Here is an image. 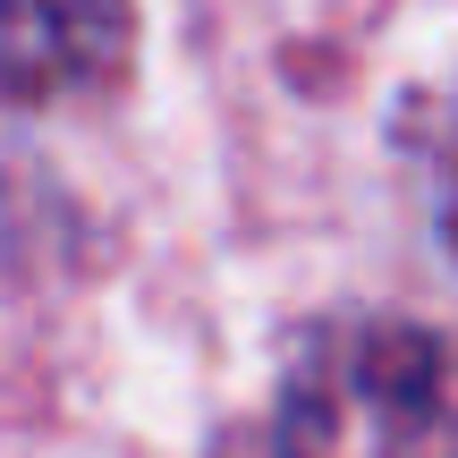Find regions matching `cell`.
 I'll return each mask as SVG.
<instances>
[{
    "mask_svg": "<svg viewBox=\"0 0 458 458\" xmlns=\"http://www.w3.org/2000/svg\"><path fill=\"white\" fill-rule=\"evenodd\" d=\"M280 458H458V348L391 314L314 323L280 382Z\"/></svg>",
    "mask_w": 458,
    "mask_h": 458,
    "instance_id": "1",
    "label": "cell"
},
{
    "mask_svg": "<svg viewBox=\"0 0 458 458\" xmlns=\"http://www.w3.org/2000/svg\"><path fill=\"white\" fill-rule=\"evenodd\" d=\"M128 51V0H9V94H77Z\"/></svg>",
    "mask_w": 458,
    "mask_h": 458,
    "instance_id": "2",
    "label": "cell"
}]
</instances>
